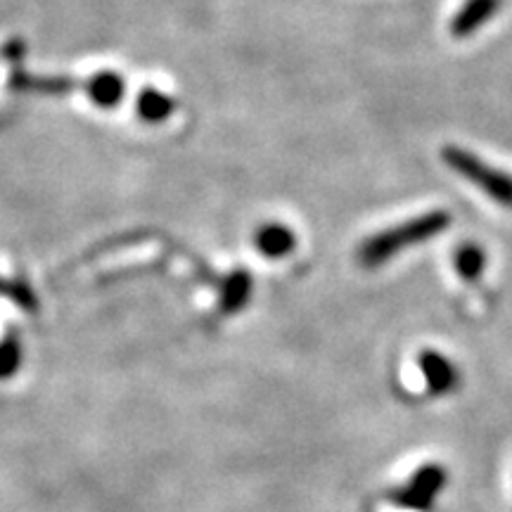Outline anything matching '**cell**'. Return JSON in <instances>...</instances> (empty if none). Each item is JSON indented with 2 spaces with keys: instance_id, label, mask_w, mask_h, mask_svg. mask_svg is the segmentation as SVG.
Wrapping results in <instances>:
<instances>
[{
  "instance_id": "cell-8",
  "label": "cell",
  "mask_w": 512,
  "mask_h": 512,
  "mask_svg": "<svg viewBox=\"0 0 512 512\" xmlns=\"http://www.w3.org/2000/svg\"><path fill=\"white\" fill-rule=\"evenodd\" d=\"M88 93H91V100L98 102L100 107H112L124 95V81L119 79V74H98L91 81Z\"/></svg>"
},
{
  "instance_id": "cell-2",
  "label": "cell",
  "mask_w": 512,
  "mask_h": 512,
  "mask_svg": "<svg viewBox=\"0 0 512 512\" xmlns=\"http://www.w3.org/2000/svg\"><path fill=\"white\" fill-rule=\"evenodd\" d=\"M441 159H444V164L453 174L465 178L467 183L477 185L486 197H491L501 207L512 209V174H505L503 169L486 164L475 152L458 145H446L444 152H441Z\"/></svg>"
},
{
  "instance_id": "cell-3",
  "label": "cell",
  "mask_w": 512,
  "mask_h": 512,
  "mask_svg": "<svg viewBox=\"0 0 512 512\" xmlns=\"http://www.w3.org/2000/svg\"><path fill=\"white\" fill-rule=\"evenodd\" d=\"M448 482V472L444 465L427 463L420 470H415L411 479L399 489H392L387 494L389 501L399 505L403 510L413 512H430L437 503V498Z\"/></svg>"
},
{
  "instance_id": "cell-5",
  "label": "cell",
  "mask_w": 512,
  "mask_h": 512,
  "mask_svg": "<svg viewBox=\"0 0 512 512\" xmlns=\"http://www.w3.org/2000/svg\"><path fill=\"white\" fill-rule=\"evenodd\" d=\"M503 8V0H465L463 8H460L451 19V31L453 38H467L477 34L479 29L494 19Z\"/></svg>"
},
{
  "instance_id": "cell-6",
  "label": "cell",
  "mask_w": 512,
  "mask_h": 512,
  "mask_svg": "<svg viewBox=\"0 0 512 512\" xmlns=\"http://www.w3.org/2000/svg\"><path fill=\"white\" fill-rule=\"evenodd\" d=\"M254 245L266 259H285L297 247V235L285 223H264L256 230Z\"/></svg>"
},
{
  "instance_id": "cell-4",
  "label": "cell",
  "mask_w": 512,
  "mask_h": 512,
  "mask_svg": "<svg viewBox=\"0 0 512 512\" xmlns=\"http://www.w3.org/2000/svg\"><path fill=\"white\" fill-rule=\"evenodd\" d=\"M418 366L422 370V377H425L427 392L430 394L444 396V394H451L453 389L458 387L460 382L458 366H453L451 358L439 354V351L434 349L422 351L418 358Z\"/></svg>"
},
{
  "instance_id": "cell-1",
  "label": "cell",
  "mask_w": 512,
  "mask_h": 512,
  "mask_svg": "<svg viewBox=\"0 0 512 512\" xmlns=\"http://www.w3.org/2000/svg\"><path fill=\"white\" fill-rule=\"evenodd\" d=\"M448 226H451V214L448 211H427V214L415 216V219L403 221L399 226H392L389 230H382V233H375L373 238H368L358 247V261L366 268H380L389 259H394L396 254L446 233Z\"/></svg>"
},
{
  "instance_id": "cell-9",
  "label": "cell",
  "mask_w": 512,
  "mask_h": 512,
  "mask_svg": "<svg viewBox=\"0 0 512 512\" xmlns=\"http://www.w3.org/2000/svg\"><path fill=\"white\" fill-rule=\"evenodd\" d=\"M249 294H252V278H249V275L242 273V271L233 273L228 278L226 287H223V297H221L223 311L233 313V311L242 309V306L247 304Z\"/></svg>"
},
{
  "instance_id": "cell-7",
  "label": "cell",
  "mask_w": 512,
  "mask_h": 512,
  "mask_svg": "<svg viewBox=\"0 0 512 512\" xmlns=\"http://www.w3.org/2000/svg\"><path fill=\"white\" fill-rule=\"evenodd\" d=\"M453 266L463 280H479L486 268V252L477 242H463L453 254Z\"/></svg>"
},
{
  "instance_id": "cell-10",
  "label": "cell",
  "mask_w": 512,
  "mask_h": 512,
  "mask_svg": "<svg viewBox=\"0 0 512 512\" xmlns=\"http://www.w3.org/2000/svg\"><path fill=\"white\" fill-rule=\"evenodd\" d=\"M138 112L145 121L159 124V121L171 117V112H174V100L166 98V95L159 91H145L138 100Z\"/></svg>"
}]
</instances>
